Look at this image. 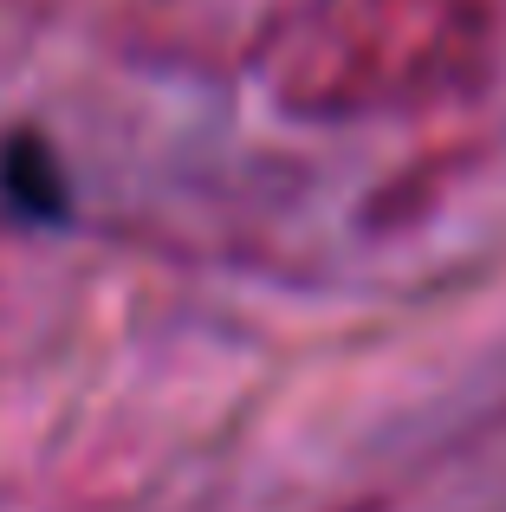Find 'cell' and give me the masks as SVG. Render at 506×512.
Instances as JSON below:
<instances>
[{
    "mask_svg": "<svg viewBox=\"0 0 506 512\" xmlns=\"http://www.w3.org/2000/svg\"><path fill=\"white\" fill-rule=\"evenodd\" d=\"M494 0H299L253 46L266 98L312 124L468 98L494 65Z\"/></svg>",
    "mask_w": 506,
    "mask_h": 512,
    "instance_id": "1",
    "label": "cell"
}]
</instances>
